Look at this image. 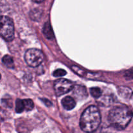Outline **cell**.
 Instances as JSON below:
<instances>
[{
    "instance_id": "cell-1",
    "label": "cell",
    "mask_w": 133,
    "mask_h": 133,
    "mask_svg": "<svg viewBox=\"0 0 133 133\" xmlns=\"http://www.w3.org/2000/svg\"><path fill=\"white\" fill-rule=\"evenodd\" d=\"M133 116L132 110L126 107H116L110 110L109 122L115 129L122 131L128 126Z\"/></svg>"
},
{
    "instance_id": "cell-2",
    "label": "cell",
    "mask_w": 133,
    "mask_h": 133,
    "mask_svg": "<svg viewBox=\"0 0 133 133\" xmlns=\"http://www.w3.org/2000/svg\"><path fill=\"white\" fill-rule=\"evenodd\" d=\"M100 123L101 114L96 106H90L86 109L81 117L80 127L84 132H94L98 128Z\"/></svg>"
},
{
    "instance_id": "cell-3",
    "label": "cell",
    "mask_w": 133,
    "mask_h": 133,
    "mask_svg": "<svg viewBox=\"0 0 133 133\" xmlns=\"http://www.w3.org/2000/svg\"><path fill=\"white\" fill-rule=\"evenodd\" d=\"M0 36L6 41H11L14 37L13 21L6 16H0Z\"/></svg>"
},
{
    "instance_id": "cell-4",
    "label": "cell",
    "mask_w": 133,
    "mask_h": 133,
    "mask_svg": "<svg viewBox=\"0 0 133 133\" xmlns=\"http://www.w3.org/2000/svg\"><path fill=\"white\" fill-rule=\"evenodd\" d=\"M44 58L42 51L38 49H29L25 53V61L26 63L32 68H35L41 64Z\"/></svg>"
},
{
    "instance_id": "cell-5",
    "label": "cell",
    "mask_w": 133,
    "mask_h": 133,
    "mask_svg": "<svg viewBox=\"0 0 133 133\" xmlns=\"http://www.w3.org/2000/svg\"><path fill=\"white\" fill-rule=\"evenodd\" d=\"M73 83L66 79H57L54 83V90L57 96H61L70 92L73 88Z\"/></svg>"
},
{
    "instance_id": "cell-6",
    "label": "cell",
    "mask_w": 133,
    "mask_h": 133,
    "mask_svg": "<svg viewBox=\"0 0 133 133\" xmlns=\"http://www.w3.org/2000/svg\"><path fill=\"white\" fill-rule=\"evenodd\" d=\"M74 90V95L75 97L79 99H84L88 97V94H87V90L84 87L82 86H75L73 87Z\"/></svg>"
},
{
    "instance_id": "cell-7",
    "label": "cell",
    "mask_w": 133,
    "mask_h": 133,
    "mask_svg": "<svg viewBox=\"0 0 133 133\" xmlns=\"http://www.w3.org/2000/svg\"><path fill=\"white\" fill-rule=\"evenodd\" d=\"M62 105L66 110H70L74 109V107L76 105V103H75V99L73 97H70V96H67V97H65L62 99Z\"/></svg>"
},
{
    "instance_id": "cell-8",
    "label": "cell",
    "mask_w": 133,
    "mask_h": 133,
    "mask_svg": "<svg viewBox=\"0 0 133 133\" xmlns=\"http://www.w3.org/2000/svg\"><path fill=\"white\" fill-rule=\"evenodd\" d=\"M118 94L121 97H123L125 99H130L132 97L133 92L131 88L126 87H120L118 89Z\"/></svg>"
},
{
    "instance_id": "cell-9",
    "label": "cell",
    "mask_w": 133,
    "mask_h": 133,
    "mask_svg": "<svg viewBox=\"0 0 133 133\" xmlns=\"http://www.w3.org/2000/svg\"><path fill=\"white\" fill-rule=\"evenodd\" d=\"M42 31L44 35L46 38L51 40V39L54 38V33H53V29H52L51 25L50 23L49 22H46L44 24V27H43Z\"/></svg>"
},
{
    "instance_id": "cell-10",
    "label": "cell",
    "mask_w": 133,
    "mask_h": 133,
    "mask_svg": "<svg viewBox=\"0 0 133 133\" xmlns=\"http://www.w3.org/2000/svg\"><path fill=\"white\" fill-rule=\"evenodd\" d=\"M2 62L5 66L9 68L13 69L14 68V61H13V58L10 57V55H5L2 58Z\"/></svg>"
},
{
    "instance_id": "cell-11",
    "label": "cell",
    "mask_w": 133,
    "mask_h": 133,
    "mask_svg": "<svg viewBox=\"0 0 133 133\" xmlns=\"http://www.w3.org/2000/svg\"><path fill=\"white\" fill-rule=\"evenodd\" d=\"M23 105H24V109L25 110H27V111H29V110H31L33 109L34 103L31 99H23Z\"/></svg>"
},
{
    "instance_id": "cell-12",
    "label": "cell",
    "mask_w": 133,
    "mask_h": 133,
    "mask_svg": "<svg viewBox=\"0 0 133 133\" xmlns=\"http://www.w3.org/2000/svg\"><path fill=\"white\" fill-rule=\"evenodd\" d=\"M25 110L23 100L18 99L16 101V112L17 113H22Z\"/></svg>"
},
{
    "instance_id": "cell-13",
    "label": "cell",
    "mask_w": 133,
    "mask_h": 133,
    "mask_svg": "<svg viewBox=\"0 0 133 133\" xmlns=\"http://www.w3.org/2000/svg\"><path fill=\"white\" fill-rule=\"evenodd\" d=\"M90 94L93 97H94L95 98H98L102 94V92H101V90L99 88H97V87H94V88H91L90 89Z\"/></svg>"
},
{
    "instance_id": "cell-14",
    "label": "cell",
    "mask_w": 133,
    "mask_h": 133,
    "mask_svg": "<svg viewBox=\"0 0 133 133\" xmlns=\"http://www.w3.org/2000/svg\"><path fill=\"white\" fill-rule=\"evenodd\" d=\"M41 12L38 11L37 10H35L34 11H32L30 14L31 16V18H32V19L33 20H37L39 18H41Z\"/></svg>"
},
{
    "instance_id": "cell-15",
    "label": "cell",
    "mask_w": 133,
    "mask_h": 133,
    "mask_svg": "<svg viewBox=\"0 0 133 133\" xmlns=\"http://www.w3.org/2000/svg\"><path fill=\"white\" fill-rule=\"evenodd\" d=\"M66 74H67L66 71L63 69H57L55 71H54V72L53 73V75L54 77H58L64 76Z\"/></svg>"
},
{
    "instance_id": "cell-16",
    "label": "cell",
    "mask_w": 133,
    "mask_h": 133,
    "mask_svg": "<svg viewBox=\"0 0 133 133\" xmlns=\"http://www.w3.org/2000/svg\"><path fill=\"white\" fill-rule=\"evenodd\" d=\"M71 69H72V70H74V71H75L77 74H78V75H80V76L83 77L84 75V73L85 72H84V70H83L82 69H81L80 68L77 67V66H74L71 67Z\"/></svg>"
},
{
    "instance_id": "cell-17",
    "label": "cell",
    "mask_w": 133,
    "mask_h": 133,
    "mask_svg": "<svg viewBox=\"0 0 133 133\" xmlns=\"http://www.w3.org/2000/svg\"><path fill=\"white\" fill-rule=\"evenodd\" d=\"M125 77L127 78V79H133V72L128 71V72H127L125 74Z\"/></svg>"
},
{
    "instance_id": "cell-18",
    "label": "cell",
    "mask_w": 133,
    "mask_h": 133,
    "mask_svg": "<svg viewBox=\"0 0 133 133\" xmlns=\"http://www.w3.org/2000/svg\"><path fill=\"white\" fill-rule=\"evenodd\" d=\"M42 100L44 101V103L45 104V105H46V106L50 107V106H51V105H52L51 102L50 101H49V100L46 99H42Z\"/></svg>"
},
{
    "instance_id": "cell-19",
    "label": "cell",
    "mask_w": 133,
    "mask_h": 133,
    "mask_svg": "<svg viewBox=\"0 0 133 133\" xmlns=\"http://www.w3.org/2000/svg\"><path fill=\"white\" fill-rule=\"evenodd\" d=\"M44 1V0H35V1H36V3H41Z\"/></svg>"
},
{
    "instance_id": "cell-20",
    "label": "cell",
    "mask_w": 133,
    "mask_h": 133,
    "mask_svg": "<svg viewBox=\"0 0 133 133\" xmlns=\"http://www.w3.org/2000/svg\"><path fill=\"white\" fill-rule=\"evenodd\" d=\"M0 79H1V74H0Z\"/></svg>"
}]
</instances>
